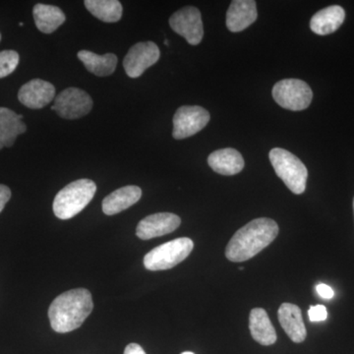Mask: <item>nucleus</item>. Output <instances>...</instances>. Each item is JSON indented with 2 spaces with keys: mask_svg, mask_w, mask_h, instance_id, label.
<instances>
[{
  "mask_svg": "<svg viewBox=\"0 0 354 354\" xmlns=\"http://www.w3.org/2000/svg\"><path fill=\"white\" fill-rule=\"evenodd\" d=\"M84 4L88 12L102 22L115 23L122 17V6L118 0H86Z\"/></svg>",
  "mask_w": 354,
  "mask_h": 354,
  "instance_id": "22",
  "label": "nucleus"
},
{
  "mask_svg": "<svg viewBox=\"0 0 354 354\" xmlns=\"http://www.w3.org/2000/svg\"><path fill=\"white\" fill-rule=\"evenodd\" d=\"M209 167L221 176H234L243 169L245 162L239 151L232 148L221 149L209 156Z\"/></svg>",
  "mask_w": 354,
  "mask_h": 354,
  "instance_id": "15",
  "label": "nucleus"
},
{
  "mask_svg": "<svg viewBox=\"0 0 354 354\" xmlns=\"http://www.w3.org/2000/svg\"><path fill=\"white\" fill-rule=\"evenodd\" d=\"M181 354H195V353H191V351H184V353H183Z\"/></svg>",
  "mask_w": 354,
  "mask_h": 354,
  "instance_id": "28",
  "label": "nucleus"
},
{
  "mask_svg": "<svg viewBox=\"0 0 354 354\" xmlns=\"http://www.w3.org/2000/svg\"><path fill=\"white\" fill-rule=\"evenodd\" d=\"M97 185L91 179H79L65 186L53 200V213L60 220H69L92 201Z\"/></svg>",
  "mask_w": 354,
  "mask_h": 354,
  "instance_id": "3",
  "label": "nucleus"
},
{
  "mask_svg": "<svg viewBox=\"0 0 354 354\" xmlns=\"http://www.w3.org/2000/svg\"><path fill=\"white\" fill-rule=\"evenodd\" d=\"M94 308L92 295L85 288H76L58 295L48 309L53 330L60 334L78 329Z\"/></svg>",
  "mask_w": 354,
  "mask_h": 354,
  "instance_id": "2",
  "label": "nucleus"
},
{
  "mask_svg": "<svg viewBox=\"0 0 354 354\" xmlns=\"http://www.w3.org/2000/svg\"><path fill=\"white\" fill-rule=\"evenodd\" d=\"M169 25L179 36L183 37L188 44L197 46L204 36L202 16L196 7L186 6L172 14Z\"/></svg>",
  "mask_w": 354,
  "mask_h": 354,
  "instance_id": "9",
  "label": "nucleus"
},
{
  "mask_svg": "<svg viewBox=\"0 0 354 354\" xmlns=\"http://www.w3.org/2000/svg\"><path fill=\"white\" fill-rule=\"evenodd\" d=\"M353 213H354V199H353Z\"/></svg>",
  "mask_w": 354,
  "mask_h": 354,
  "instance_id": "30",
  "label": "nucleus"
},
{
  "mask_svg": "<svg viewBox=\"0 0 354 354\" xmlns=\"http://www.w3.org/2000/svg\"><path fill=\"white\" fill-rule=\"evenodd\" d=\"M278 234L276 221L268 218H256L235 232L228 242L225 256L236 263L251 259L270 245Z\"/></svg>",
  "mask_w": 354,
  "mask_h": 354,
  "instance_id": "1",
  "label": "nucleus"
},
{
  "mask_svg": "<svg viewBox=\"0 0 354 354\" xmlns=\"http://www.w3.org/2000/svg\"><path fill=\"white\" fill-rule=\"evenodd\" d=\"M249 329L253 339L262 346H272L278 339L276 330L263 308H254L250 312Z\"/></svg>",
  "mask_w": 354,
  "mask_h": 354,
  "instance_id": "19",
  "label": "nucleus"
},
{
  "mask_svg": "<svg viewBox=\"0 0 354 354\" xmlns=\"http://www.w3.org/2000/svg\"><path fill=\"white\" fill-rule=\"evenodd\" d=\"M194 248L187 237H181L156 247L144 258V266L149 271H165L185 260Z\"/></svg>",
  "mask_w": 354,
  "mask_h": 354,
  "instance_id": "5",
  "label": "nucleus"
},
{
  "mask_svg": "<svg viewBox=\"0 0 354 354\" xmlns=\"http://www.w3.org/2000/svg\"><path fill=\"white\" fill-rule=\"evenodd\" d=\"M20 57L15 50L0 51V79L10 75L17 68Z\"/></svg>",
  "mask_w": 354,
  "mask_h": 354,
  "instance_id": "23",
  "label": "nucleus"
},
{
  "mask_svg": "<svg viewBox=\"0 0 354 354\" xmlns=\"http://www.w3.org/2000/svg\"><path fill=\"white\" fill-rule=\"evenodd\" d=\"M142 190L138 186L129 185L113 191L102 201V212L113 216L136 204L141 199Z\"/></svg>",
  "mask_w": 354,
  "mask_h": 354,
  "instance_id": "16",
  "label": "nucleus"
},
{
  "mask_svg": "<svg viewBox=\"0 0 354 354\" xmlns=\"http://www.w3.org/2000/svg\"><path fill=\"white\" fill-rule=\"evenodd\" d=\"M160 55V48L153 41L137 43L123 60L125 72L130 78H138L149 67L157 64Z\"/></svg>",
  "mask_w": 354,
  "mask_h": 354,
  "instance_id": "10",
  "label": "nucleus"
},
{
  "mask_svg": "<svg viewBox=\"0 0 354 354\" xmlns=\"http://www.w3.org/2000/svg\"><path fill=\"white\" fill-rule=\"evenodd\" d=\"M308 316L311 322H321L325 321L328 317L327 308L323 305H316L309 308Z\"/></svg>",
  "mask_w": 354,
  "mask_h": 354,
  "instance_id": "24",
  "label": "nucleus"
},
{
  "mask_svg": "<svg viewBox=\"0 0 354 354\" xmlns=\"http://www.w3.org/2000/svg\"><path fill=\"white\" fill-rule=\"evenodd\" d=\"M258 17L257 6L254 0H234L227 13V27L230 32L243 31Z\"/></svg>",
  "mask_w": 354,
  "mask_h": 354,
  "instance_id": "13",
  "label": "nucleus"
},
{
  "mask_svg": "<svg viewBox=\"0 0 354 354\" xmlns=\"http://www.w3.org/2000/svg\"><path fill=\"white\" fill-rule=\"evenodd\" d=\"M77 57L85 65L86 69L95 76L111 75L118 65V57L113 53L99 55L90 50H80Z\"/></svg>",
  "mask_w": 354,
  "mask_h": 354,
  "instance_id": "21",
  "label": "nucleus"
},
{
  "mask_svg": "<svg viewBox=\"0 0 354 354\" xmlns=\"http://www.w3.org/2000/svg\"><path fill=\"white\" fill-rule=\"evenodd\" d=\"M346 12L339 6L326 7L317 12L310 21V28L319 36H326L337 31L344 23Z\"/></svg>",
  "mask_w": 354,
  "mask_h": 354,
  "instance_id": "17",
  "label": "nucleus"
},
{
  "mask_svg": "<svg viewBox=\"0 0 354 354\" xmlns=\"http://www.w3.org/2000/svg\"><path fill=\"white\" fill-rule=\"evenodd\" d=\"M93 104L92 97L85 91L67 88L55 97L51 109L64 120H78L92 111Z\"/></svg>",
  "mask_w": 354,
  "mask_h": 354,
  "instance_id": "7",
  "label": "nucleus"
},
{
  "mask_svg": "<svg viewBox=\"0 0 354 354\" xmlns=\"http://www.w3.org/2000/svg\"><path fill=\"white\" fill-rule=\"evenodd\" d=\"M279 321L291 341L300 344L306 339L307 332L297 305L283 304L279 308Z\"/></svg>",
  "mask_w": 354,
  "mask_h": 354,
  "instance_id": "14",
  "label": "nucleus"
},
{
  "mask_svg": "<svg viewBox=\"0 0 354 354\" xmlns=\"http://www.w3.org/2000/svg\"><path fill=\"white\" fill-rule=\"evenodd\" d=\"M55 95V88L53 84L41 79H34L20 88L18 99L27 108L39 109L53 102Z\"/></svg>",
  "mask_w": 354,
  "mask_h": 354,
  "instance_id": "12",
  "label": "nucleus"
},
{
  "mask_svg": "<svg viewBox=\"0 0 354 354\" xmlns=\"http://www.w3.org/2000/svg\"><path fill=\"white\" fill-rule=\"evenodd\" d=\"M124 354H146V353L139 344H129L125 348Z\"/></svg>",
  "mask_w": 354,
  "mask_h": 354,
  "instance_id": "27",
  "label": "nucleus"
},
{
  "mask_svg": "<svg viewBox=\"0 0 354 354\" xmlns=\"http://www.w3.org/2000/svg\"><path fill=\"white\" fill-rule=\"evenodd\" d=\"M209 118V111L199 106H183L177 109L174 116L172 136L183 140L193 136L207 127Z\"/></svg>",
  "mask_w": 354,
  "mask_h": 354,
  "instance_id": "8",
  "label": "nucleus"
},
{
  "mask_svg": "<svg viewBox=\"0 0 354 354\" xmlns=\"http://www.w3.org/2000/svg\"><path fill=\"white\" fill-rule=\"evenodd\" d=\"M32 15L37 28L44 34H51L57 31L66 19L59 7L48 4H36L32 9Z\"/></svg>",
  "mask_w": 354,
  "mask_h": 354,
  "instance_id": "20",
  "label": "nucleus"
},
{
  "mask_svg": "<svg viewBox=\"0 0 354 354\" xmlns=\"http://www.w3.org/2000/svg\"><path fill=\"white\" fill-rule=\"evenodd\" d=\"M10 188L7 187V186L3 185V184H0V213H1L2 209H3L4 207H6L7 202L10 200Z\"/></svg>",
  "mask_w": 354,
  "mask_h": 354,
  "instance_id": "25",
  "label": "nucleus"
},
{
  "mask_svg": "<svg viewBox=\"0 0 354 354\" xmlns=\"http://www.w3.org/2000/svg\"><path fill=\"white\" fill-rule=\"evenodd\" d=\"M21 114L7 108H0V150L4 147L10 148L19 135L27 130Z\"/></svg>",
  "mask_w": 354,
  "mask_h": 354,
  "instance_id": "18",
  "label": "nucleus"
},
{
  "mask_svg": "<svg viewBox=\"0 0 354 354\" xmlns=\"http://www.w3.org/2000/svg\"><path fill=\"white\" fill-rule=\"evenodd\" d=\"M181 220L176 214L157 213L144 218L136 228V234L142 241L171 234L180 225Z\"/></svg>",
  "mask_w": 354,
  "mask_h": 354,
  "instance_id": "11",
  "label": "nucleus"
},
{
  "mask_svg": "<svg viewBox=\"0 0 354 354\" xmlns=\"http://www.w3.org/2000/svg\"><path fill=\"white\" fill-rule=\"evenodd\" d=\"M316 290L317 293L325 299H330V298L334 297V290L330 286L325 285V283H320V285L317 286Z\"/></svg>",
  "mask_w": 354,
  "mask_h": 354,
  "instance_id": "26",
  "label": "nucleus"
},
{
  "mask_svg": "<svg viewBox=\"0 0 354 354\" xmlns=\"http://www.w3.org/2000/svg\"><path fill=\"white\" fill-rule=\"evenodd\" d=\"M270 160L277 176L285 183L295 194H302L306 189L308 171L304 162L288 151L281 148L272 149Z\"/></svg>",
  "mask_w": 354,
  "mask_h": 354,
  "instance_id": "4",
  "label": "nucleus"
},
{
  "mask_svg": "<svg viewBox=\"0 0 354 354\" xmlns=\"http://www.w3.org/2000/svg\"><path fill=\"white\" fill-rule=\"evenodd\" d=\"M0 41H1V34H0Z\"/></svg>",
  "mask_w": 354,
  "mask_h": 354,
  "instance_id": "29",
  "label": "nucleus"
},
{
  "mask_svg": "<svg viewBox=\"0 0 354 354\" xmlns=\"http://www.w3.org/2000/svg\"><path fill=\"white\" fill-rule=\"evenodd\" d=\"M272 97L281 108L299 111L308 108L313 99V92L304 81L285 79L274 86Z\"/></svg>",
  "mask_w": 354,
  "mask_h": 354,
  "instance_id": "6",
  "label": "nucleus"
}]
</instances>
